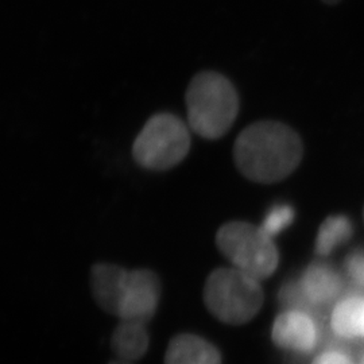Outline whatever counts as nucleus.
I'll use <instances>...</instances> for the list:
<instances>
[{
  "instance_id": "18",
  "label": "nucleus",
  "mask_w": 364,
  "mask_h": 364,
  "mask_svg": "<svg viewBox=\"0 0 364 364\" xmlns=\"http://www.w3.org/2000/svg\"><path fill=\"white\" fill-rule=\"evenodd\" d=\"M326 3H329V4H335V3H338L340 0H324Z\"/></svg>"
},
{
  "instance_id": "13",
  "label": "nucleus",
  "mask_w": 364,
  "mask_h": 364,
  "mask_svg": "<svg viewBox=\"0 0 364 364\" xmlns=\"http://www.w3.org/2000/svg\"><path fill=\"white\" fill-rule=\"evenodd\" d=\"M352 235L353 225L347 216H329L318 230L314 251L318 257H328L341 245L347 243Z\"/></svg>"
},
{
  "instance_id": "12",
  "label": "nucleus",
  "mask_w": 364,
  "mask_h": 364,
  "mask_svg": "<svg viewBox=\"0 0 364 364\" xmlns=\"http://www.w3.org/2000/svg\"><path fill=\"white\" fill-rule=\"evenodd\" d=\"M149 346L150 336L146 324L139 321L120 320L111 338V348L115 352L117 359L127 362H135L144 358Z\"/></svg>"
},
{
  "instance_id": "16",
  "label": "nucleus",
  "mask_w": 364,
  "mask_h": 364,
  "mask_svg": "<svg viewBox=\"0 0 364 364\" xmlns=\"http://www.w3.org/2000/svg\"><path fill=\"white\" fill-rule=\"evenodd\" d=\"M312 364H356L347 352L338 348H328L326 351L318 353Z\"/></svg>"
},
{
  "instance_id": "5",
  "label": "nucleus",
  "mask_w": 364,
  "mask_h": 364,
  "mask_svg": "<svg viewBox=\"0 0 364 364\" xmlns=\"http://www.w3.org/2000/svg\"><path fill=\"white\" fill-rule=\"evenodd\" d=\"M216 245L236 269L258 281L270 278L279 264V252L273 237L250 223L224 224L216 235Z\"/></svg>"
},
{
  "instance_id": "14",
  "label": "nucleus",
  "mask_w": 364,
  "mask_h": 364,
  "mask_svg": "<svg viewBox=\"0 0 364 364\" xmlns=\"http://www.w3.org/2000/svg\"><path fill=\"white\" fill-rule=\"evenodd\" d=\"M293 220H294V209L287 204H277L267 212L260 228L269 236L274 237L281 234L284 230H287Z\"/></svg>"
},
{
  "instance_id": "9",
  "label": "nucleus",
  "mask_w": 364,
  "mask_h": 364,
  "mask_svg": "<svg viewBox=\"0 0 364 364\" xmlns=\"http://www.w3.org/2000/svg\"><path fill=\"white\" fill-rule=\"evenodd\" d=\"M129 272L114 263H96L92 267V296L105 313L119 316Z\"/></svg>"
},
{
  "instance_id": "6",
  "label": "nucleus",
  "mask_w": 364,
  "mask_h": 364,
  "mask_svg": "<svg viewBox=\"0 0 364 364\" xmlns=\"http://www.w3.org/2000/svg\"><path fill=\"white\" fill-rule=\"evenodd\" d=\"M161 294L162 284L154 272L149 269L130 270L117 318L147 326L156 316Z\"/></svg>"
},
{
  "instance_id": "10",
  "label": "nucleus",
  "mask_w": 364,
  "mask_h": 364,
  "mask_svg": "<svg viewBox=\"0 0 364 364\" xmlns=\"http://www.w3.org/2000/svg\"><path fill=\"white\" fill-rule=\"evenodd\" d=\"M221 352L213 343L195 333H180L170 340L165 364H221Z\"/></svg>"
},
{
  "instance_id": "15",
  "label": "nucleus",
  "mask_w": 364,
  "mask_h": 364,
  "mask_svg": "<svg viewBox=\"0 0 364 364\" xmlns=\"http://www.w3.org/2000/svg\"><path fill=\"white\" fill-rule=\"evenodd\" d=\"M344 270L355 287L364 289V248H356L347 255Z\"/></svg>"
},
{
  "instance_id": "4",
  "label": "nucleus",
  "mask_w": 364,
  "mask_h": 364,
  "mask_svg": "<svg viewBox=\"0 0 364 364\" xmlns=\"http://www.w3.org/2000/svg\"><path fill=\"white\" fill-rule=\"evenodd\" d=\"M191 149V132L185 122L173 114L150 117L132 144V158L142 169L162 171L177 166Z\"/></svg>"
},
{
  "instance_id": "1",
  "label": "nucleus",
  "mask_w": 364,
  "mask_h": 364,
  "mask_svg": "<svg viewBox=\"0 0 364 364\" xmlns=\"http://www.w3.org/2000/svg\"><path fill=\"white\" fill-rule=\"evenodd\" d=\"M235 162L248 180L277 182L299 166L302 144L282 123L259 122L248 126L235 144Z\"/></svg>"
},
{
  "instance_id": "11",
  "label": "nucleus",
  "mask_w": 364,
  "mask_h": 364,
  "mask_svg": "<svg viewBox=\"0 0 364 364\" xmlns=\"http://www.w3.org/2000/svg\"><path fill=\"white\" fill-rule=\"evenodd\" d=\"M331 328L344 340L364 338V294L353 293L340 299L331 314Z\"/></svg>"
},
{
  "instance_id": "17",
  "label": "nucleus",
  "mask_w": 364,
  "mask_h": 364,
  "mask_svg": "<svg viewBox=\"0 0 364 364\" xmlns=\"http://www.w3.org/2000/svg\"><path fill=\"white\" fill-rule=\"evenodd\" d=\"M109 364H132V362H127V360H123V359H117V360H112Z\"/></svg>"
},
{
  "instance_id": "7",
  "label": "nucleus",
  "mask_w": 364,
  "mask_h": 364,
  "mask_svg": "<svg viewBox=\"0 0 364 364\" xmlns=\"http://www.w3.org/2000/svg\"><path fill=\"white\" fill-rule=\"evenodd\" d=\"M272 340L284 351L309 355L318 346L320 326L312 313L305 309H287L274 320Z\"/></svg>"
},
{
  "instance_id": "3",
  "label": "nucleus",
  "mask_w": 364,
  "mask_h": 364,
  "mask_svg": "<svg viewBox=\"0 0 364 364\" xmlns=\"http://www.w3.org/2000/svg\"><path fill=\"white\" fill-rule=\"evenodd\" d=\"M203 299L216 320L243 326L259 314L264 293L257 278L234 267H219L209 274Z\"/></svg>"
},
{
  "instance_id": "8",
  "label": "nucleus",
  "mask_w": 364,
  "mask_h": 364,
  "mask_svg": "<svg viewBox=\"0 0 364 364\" xmlns=\"http://www.w3.org/2000/svg\"><path fill=\"white\" fill-rule=\"evenodd\" d=\"M305 305L326 306L338 299L343 291L344 281L338 270L324 262H313L296 282Z\"/></svg>"
},
{
  "instance_id": "19",
  "label": "nucleus",
  "mask_w": 364,
  "mask_h": 364,
  "mask_svg": "<svg viewBox=\"0 0 364 364\" xmlns=\"http://www.w3.org/2000/svg\"><path fill=\"white\" fill-rule=\"evenodd\" d=\"M360 364H364V355L363 358H362V360H360Z\"/></svg>"
},
{
  "instance_id": "2",
  "label": "nucleus",
  "mask_w": 364,
  "mask_h": 364,
  "mask_svg": "<svg viewBox=\"0 0 364 364\" xmlns=\"http://www.w3.org/2000/svg\"><path fill=\"white\" fill-rule=\"evenodd\" d=\"M185 102L189 129L205 139L221 138L232 126L239 111L234 85L215 72L196 75Z\"/></svg>"
}]
</instances>
